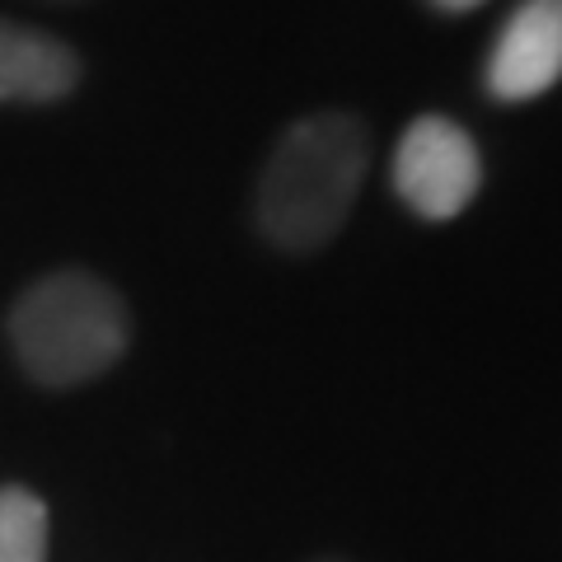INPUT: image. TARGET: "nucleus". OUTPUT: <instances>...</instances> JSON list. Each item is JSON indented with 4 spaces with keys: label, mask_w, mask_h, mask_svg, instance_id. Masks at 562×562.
<instances>
[{
    "label": "nucleus",
    "mask_w": 562,
    "mask_h": 562,
    "mask_svg": "<svg viewBox=\"0 0 562 562\" xmlns=\"http://www.w3.org/2000/svg\"><path fill=\"white\" fill-rule=\"evenodd\" d=\"M371 169V132L351 113H314L291 122L262 165L254 216L277 249H324L347 225V211Z\"/></svg>",
    "instance_id": "f257e3e1"
},
{
    "label": "nucleus",
    "mask_w": 562,
    "mask_h": 562,
    "mask_svg": "<svg viewBox=\"0 0 562 562\" xmlns=\"http://www.w3.org/2000/svg\"><path fill=\"white\" fill-rule=\"evenodd\" d=\"M436 10H450V14H464V10H479V5H487V0H431Z\"/></svg>",
    "instance_id": "0eeeda50"
},
{
    "label": "nucleus",
    "mask_w": 562,
    "mask_h": 562,
    "mask_svg": "<svg viewBox=\"0 0 562 562\" xmlns=\"http://www.w3.org/2000/svg\"><path fill=\"white\" fill-rule=\"evenodd\" d=\"M483 160L473 136L450 117H417L398 140L394 188L422 221H454L479 198Z\"/></svg>",
    "instance_id": "7ed1b4c3"
},
{
    "label": "nucleus",
    "mask_w": 562,
    "mask_h": 562,
    "mask_svg": "<svg viewBox=\"0 0 562 562\" xmlns=\"http://www.w3.org/2000/svg\"><path fill=\"white\" fill-rule=\"evenodd\" d=\"M0 562H47V506L29 487H0Z\"/></svg>",
    "instance_id": "423d86ee"
},
{
    "label": "nucleus",
    "mask_w": 562,
    "mask_h": 562,
    "mask_svg": "<svg viewBox=\"0 0 562 562\" xmlns=\"http://www.w3.org/2000/svg\"><path fill=\"white\" fill-rule=\"evenodd\" d=\"M127 305L94 272H52L33 281L10 310L14 357L33 380L52 384V390L99 380L127 351Z\"/></svg>",
    "instance_id": "f03ea898"
},
{
    "label": "nucleus",
    "mask_w": 562,
    "mask_h": 562,
    "mask_svg": "<svg viewBox=\"0 0 562 562\" xmlns=\"http://www.w3.org/2000/svg\"><path fill=\"white\" fill-rule=\"evenodd\" d=\"M562 80V0H520L487 52L483 85L502 103H530Z\"/></svg>",
    "instance_id": "20e7f679"
},
{
    "label": "nucleus",
    "mask_w": 562,
    "mask_h": 562,
    "mask_svg": "<svg viewBox=\"0 0 562 562\" xmlns=\"http://www.w3.org/2000/svg\"><path fill=\"white\" fill-rule=\"evenodd\" d=\"M80 85V57L61 38L0 20V103H57Z\"/></svg>",
    "instance_id": "39448f33"
}]
</instances>
